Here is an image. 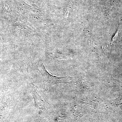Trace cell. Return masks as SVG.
<instances>
[{
  "label": "cell",
  "instance_id": "6da1fadb",
  "mask_svg": "<svg viewBox=\"0 0 122 122\" xmlns=\"http://www.w3.org/2000/svg\"><path fill=\"white\" fill-rule=\"evenodd\" d=\"M36 66L38 70L41 75L45 91L48 90L51 86L53 85L59 83H68L73 79V78L70 76L59 77L51 74L46 69L42 62H39L37 63Z\"/></svg>",
  "mask_w": 122,
  "mask_h": 122
},
{
  "label": "cell",
  "instance_id": "7a4b0ae2",
  "mask_svg": "<svg viewBox=\"0 0 122 122\" xmlns=\"http://www.w3.org/2000/svg\"><path fill=\"white\" fill-rule=\"evenodd\" d=\"M30 84L31 90L36 107L38 109H41L42 108L44 109L46 107V106L48 104L44 96L41 94L39 91L35 87V85L32 82H31Z\"/></svg>",
  "mask_w": 122,
  "mask_h": 122
},
{
  "label": "cell",
  "instance_id": "3957f363",
  "mask_svg": "<svg viewBox=\"0 0 122 122\" xmlns=\"http://www.w3.org/2000/svg\"><path fill=\"white\" fill-rule=\"evenodd\" d=\"M7 107L5 105H0V121L3 118V116L5 113V111L7 109Z\"/></svg>",
  "mask_w": 122,
  "mask_h": 122
},
{
  "label": "cell",
  "instance_id": "277c9868",
  "mask_svg": "<svg viewBox=\"0 0 122 122\" xmlns=\"http://www.w3.org/2000/svg\"><path fill=\"white\" fill-rule=\"evenodd\" d=\"M0 34H1L0 33Z\"/></svg>",
  "mask_w": 122,
  "mask_h": 122
}]
</instances>
